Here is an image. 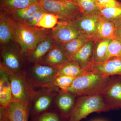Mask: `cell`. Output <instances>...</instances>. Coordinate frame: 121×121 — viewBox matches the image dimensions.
Here are the masks:
<instances>
[{"label":"cell","mask_w":121,"mask_h":121,"mask_svg":"<svg viewBox=\"0 0 121 121\" xmlns=\"http://www.w3.org/2000/svg\"><path fill=\"white\" fill-rule=\"evenodd\" d=\"M26 56L20 52L11 48H4L1 52L0 67L7 72L9 74H25L28 67Z\"/></svg>","instance_id":"7"},{"label":"cell","mask_w":121,"mask_h":121,"mask_svg":"<svg viewBox=\"0 0 121 121\" xmlns=\"http://www.w3.org/2000/svg\"><path fill=\"white\" fill-rule=\"evenodd\" d=\"M84 71L93 72L107 77L121 76V58H112L99 62L92 61Z\"/></svg>","instance_id":"12"},{"label":"cell","mask_w":121,"mask_h":121,"mask_svg":"<svg viewBox=\"0 0 121 121\" xmlns=\"http://www.w3.org/2000/svg\"><path fill=\"white\" fill-rule=\"evenodd\" d=\"M50 35L54 43L60 45L82 36L70 21H59L50 31Z\"/></svg>","instance_id":"10"},{"label":"cell","mask_w":121,"mask_h":121,"mask_svg":"<svg viewBox=\"0 0 121 121\" xmlns=\"http://www.w3.org/2000/svg\"><path fill=\"white\" fill-rule=\"evenodd\" d=\"M100 9V15L103 19L113 21L121 18V7H106Z\"/></svg>","instance_id":"29"},{"label":"cell","mask_w":121,"mask_h":121,"mask_svg":"<svg viewBox=\"0 0 121 121\" xmlns=\"http://www.w3.org/2000/svg\"><path fill=\"white\" fill-rule=\"evenodd\" d=\"M39 0H0V11L9 13L39 2Z\"/></svg>","instance_id":"21"},{"label":"cell","mask_w":121,"mask_h":121,"mask_svg":"<svg viewBox=\"0 0 121 121\" xmlns=\"http://www.w3.org/2000/svg\"><path fill=\"white\" fill-rule=\"evenodd\" d=\"M60 18L56 15L46 12L44 13L36 27L45 29H52L56 26Z\"/></svg>","instance_id":"26"},{"label":"cell","mask_w":121,"mask_h":121,"mask_svg":"<svg viewBox=\"0 0 121 121\" xmlns=\"http://www.w3.org/2000/svg\"><path fill=\"white\" fill-rule=\"evenodd\" d=\"M115 25V39L121 43V18L113 21Z\"/></svg>","instance_id":"34"},{"label":"cell","mask_w":121,"mask_h":121,"mask_svg":"<svg viewBox=\"0 0 121 121\" xmlns=\"http://www.w3.org/2000/svg\"><path fill=\"white\" fill-rule=\"evenodd\" d=\"M42 8L56 15L60 20L71 21L81 13L77 5L70 0H39Z\"/></svg>","instance_id":"5"},{"label":"cell","mask_w":121,"mask_h":121,"mask_svg":"<svg viewBox=\"0 0 121 121\" xmlns=\"http://www.w3.org/2000/svg\"><path fill=\"white\" fill-rule=\"evenodd\" d=\"M31 118V121H68L69 119L54 109Z\"/></svg>","instance_id":"28"},{"label":"cell","mask_w":121,"mask_h":121,"mask_svg":"<svg viewBox=\"0 0 121 121\" xmlns=\"http://www.w3.org/2000/svg\"><path fill=\"white\" fill-rule=\"evenodd\" d=\"M14 40L13 20L9 15L0 11V43L4 45Z\"/></svg>","instance_id":"16"},{"label":"cell","mask_w":121,"mask_h":121,"mask_svg":"<svg viewBox=\"0 0 121 121\" xmlns=\"http://www.w3.org/2000/svg\"><path fill=\"white\" fill-rule=\"evenodd\" d=\"M0 121H10L7 115L6 109L0 107Z\"/></svg>","instance_id":"35"},{"label":"cell","mask_w":121,"mask_h":121,"mask_svg":"<svg viewBox=\"0 0 121 121\" xmlns=\"http://www.w3.org/2000/svg\"><path fill=\"white\" fill-rule=\"evenodd\" d=\"M54 41L50 34L40 42L32 52L25 55L30 64L39 62L54 46Z\"/></svg>","instance_id":"15"},{"label":"cell","mask_w":121,"mask_h":121,"mask_svg":"<svg viewBox=\"0 0 121 121\" xmlns=\"http://www.w3.org/2000/svg\"><path fill=\"white\" fill-rule=\"evenodd\" d=\"M25 72L26 80L35 89H54L59 68L36 63L30 64Z\"/></svg>","instance_id":"3"},{"label":"cell","mask_w":121,"mask_h":121,"mask_svg":"<svg viewBox=\"0 0 121 121\" xmlns=\"http://www.w3.org/2000/svg\"><path fill=\"white\" fill-rule=\"evenodd\" d=\"M6 111L10 121H29L30 115L28 103L12 102Z\"/></svg>","instance_id":"17"},{"label":"cell","mask_w":121,"mask_h":121,"mask_svg":"<svg viewBox=\"0 0 121 121\" xmlns=\"http://www.w3.org/2000/svg\"><path fill=\"white\" fill-rule=\"evenodd\" d=\"M112 39L103 40L99 42L96 48L94 49L93 61L95 62H104L105 60V57L108 46Z\"/></svg>","instance_id":"27"},{"label":"cell","mask_w":121,"mask_h":121,"mask_svg":"<svg viewBox=\"0 0 121 121\" xmlns=\"http://www.w3.org/2000/svg\"><path fill=\"white\" fill-rule=\"evenodd\" d=\"M13 20L14 40L18 45L20 52L24 55L32 52L50 34L47 29L32 27Z\"/></svg>","instance_id":"2"},{"label":"cell","mask_w":121,"mask_h":121,"mask_svg":"<svg viewBox=\"0 0 121 121\" xmlns=\"http://www.w3.org/2000/svg\"><path fill=\"white\" fill-rule=\"evenodd\" d=\"M71 62V60L62 45L55 43L49 52L39 63L59 68Z\"/></svg>","instance_id":"14"},{"label":"cell","mask_w":121,"mask_h":121,"mask_svg":"<svg viewBox=\"0 0 121 121\" xmlns=\"http://www.w3.org/2000/svg\"><path fill=\"white\" fill-rule=\"evenodd\" d=\"M35 93L29 104L30 115L31 117L53 109L54 101L59 89H35Z\"/></svg>","instance_id":"6"},{"label":"cell","mask_w":121,"mask_h":121,"mask_svg":"<svg viewBox=\"0 0 121 121\" xmlns=\"http://www.w3.org/2000/svg\"><path fill=\"white\" fill-rule=\"evenodd\" d=\"M94 50L92 42L87 41L78 52L72 56L71 60L72 62L78 64L84 70L93 61Z\"/></svg>","instance_id":"19"},{"label":"cell","mask_w":121,"mask_h":121,"mask_svg":"<svg viewBox=\"0 0 121 121\" xmlns=\"http://www.w3.org/2000/svg\"><path fill=\"white\" fill-rule=\"evenodd\" d=\"M111 77L84 71L75 78L67 91L78 97L99 94L107 86Z\"/></svg>","instance_id":"1"},{"label":"cell","mask_w":121,"mask_h":121,"mask_svg":"<svg viewBox=\"0 0 121 121\" xmlns=\"http://www.w3.org/2000/svg\"><path fill=\"white\" fill-rule=\"evenodd\" d=\"M101 18L99 14L80 13L70 21L82 36L91 37L95 36L98 23Z\"/></svg>","instance_id":"11"},{"label":"cell","mask_w":121,"mask_h":121,"mask_svg":"<svg viewBox=\"0 0 121 121\" xmlns=\"http://www.w3.org/2000/svg\"><path fill=\"white\" fill-rule=\"evenodd\" d=\"M97 1L100 9L106 7H121V3L117 0H97Z\"/></svg>","instance_id":"33"},{"label":"cell","mask_w":121,"mask_h":121,"mask_svg":"<svg viewBox=\"0 0 121 121\" xmlns=\"http://www.w3.org/2000/svg\"><path fill=\"white\" fill-rule=\"evenodd\" d=\"M78 97L75 95L67 91L60 90L55 99L53 109L69 119Z\"/></svg>","instance_id":"13"},{"label":"cell","mask_w":121,"mask_h":121,"mask_svg":"<svg viewBox=\"0 0 121 121\" xmlns=\"http://www.w3.org/2000/svg\"><path fill=\"white\" fill-rule=\"evenodd\" d=\"M9 76L12 102L29 104L35 93V90L27 82L25 74H10Z\"/></svg>","instance_id":"8"},{"label":"cell","mask_w":121,"mask_h":121,"mask_svg":"<svg viewBox=\"0 0 121 121\" xmlns=\"http://www.w3.org/2000/svg\"><path fill=\"white\" fill-rule=\"evenodd\" d=\"M12 102L9 74L5 70L0 67V107L6 109Z\"/></svg>","instance_id":"18"},{"label":"cell","mask_w":121,"mask_h":121,"mask_svg":"<svg viewBox=\"0 0 121 121\" xmlns=\"http://www.w3.org/2000/svg\"><path fill=\"white\" fill-rule=\"evenodd\" d=\"M86 42V38L81 36L60 45L71 59L72 56L78 52Z\"/></svg>","instance_id":"25"},{"label":"cell","mask_w":121,"mask_h":121,"mask_svg":"<svg viewBox=\"0 0 121 121\" xmlns=\"http://www.w3.org/2000/svg\"><path fill=\"white\" fill-rule=\"evenodd\" d=\"M110 110L100 94L78 96L68 121H80L92 113Z\"/></svg>","instance_id":"4"},{"label":"cell","mask_w":121,"mask_h":121,"mask_svg":"<svg viewBox=\"0 0 121 121\" xmlns=\"http://www.w3.org/2000/svg\"><path fill=\"white\" fill-rule=\"evenodd\" d=\"M46 12H47L43 8L40 9L33 13L26 20L22 23L30 27H36V24L39 21L43 15Z\"/></svg>","instance_id":"32"},{"label":"cell","mask_w":121,"mask_h":121,"mask_svg":"<svg viewBox=\"0 0 121 121\" xmlns=\"http://www.w3.org/2000/svg\"><path fill=\"white\" fill-rule=\"evenodd\" d=\"M84 71L78 64L72 61L59 67L58 75L76 78L81 75Z\"/></svg>","instance_id":"24"},{"label":"cell","mask_w":121,"mask_h":121,"mask_svg":"<svg viewBox=\"0 0 121 121\" xmlns=\"http://www.w3.org/2000/svg\"><path fill=\"white\" fill-rule=\"evenodd\" d=\"M76 78L65 75L56 76L54 82L55 86L63 91H67Z\"/></svg>","instance_id":"31"},{"label":"cell","mask_w":121,"mask_h":121,"mask_svg":"<svg viewBox=\"0 0 121 121\" xmlns=\"http://www.w3.org/2000/svg\"></svg>","instance_id":"36"},{"label":"cell","mask_w":121,"mask_h":121,"mask_svg":"<svg viewBox=\"0 0 121 121\" xmlns=\"http://www.w3.org/2000/svg\"><path fill=\"white\" fill-rule=\"evenodd\" d=\"M114 58H121V43L115 39L111 40L109 44L105 60Z\"/></svg>","instance_id":"30"},{"label":"cell","mask_w":121,"mask_h":121,"mask_svg":"<svg viewBox=\"0 0 121 121\" xmlns=\"http://www.w3.org/2000/svg\"><path fill=\"white\" fill-rule=\"evenodd\" d=\"M100 94L111 110L121 109V76H111L107 86Z\"/></svg>","instance_id":"9"},{"label":"cell","mask_w":121,"mask_h":121,"mask_svg":"<svg viewBox=\"0 0 121 121\" xmlns=\"http://www.w3.org/2000/svg\"><path fill=\"white\" fill-rule=\"evenodd\" d=\"M42 8L41 5L38 2L26 8L17 9L7 13L14 20L22 23L33 13Z\"/></svg>","instance_id":"22"},{"label":"cell","mask_w":121,"mask_h":121,"mask_svg":"<svg viewBox=\"0 0 121 121\" xmlns=\"http://www.w3.org/2000/svg\"><path fill=\"white\" fill-rule=\"evenodd\" d=\"M115 25L113 21H110L101 17L98 23L95 36L103 40L115 39Z\"/></svg>","instance_id":"20"},{"label":"cell","mask_w":121,"mask_h":121,"mask_svg":"<svg viewBox=\"0 0 121 121\" xmlns=\"http://www.w3.org/2000/svg\"><path fill=\"white\" fill-rule=\"evenodd\" d=\"M70 0L78 6L82 14L84 15H100V9L97 0Z\"/></svg>","instance_id":"23"}]
</instances>
